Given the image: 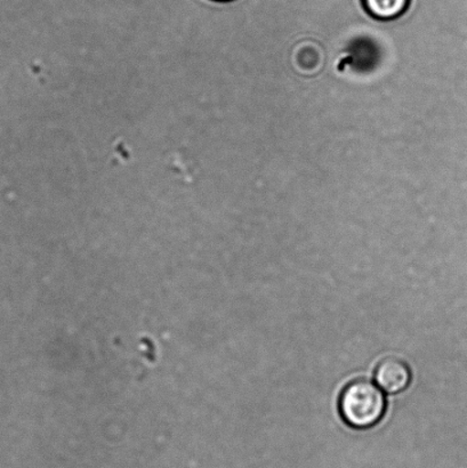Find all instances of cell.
<instances>
[{
	"label": "cell",
	"instance_id": "1",
	"mask_svg": "<svg viewBox=\"0 0 467 468\" xmlns=\"http://www.w3.org/2000/svg\"><path fill=\"white\" fill-rule=\"evenodd\" d=\"M387 399L377 384L368 379H356L346 385L340 398L343 420L351 428H373L383 419Z\"/></svg>",
	"mask_w": 467,
	"mask_h": 468
},
{
	"label": "cell",
	"instance_id": "2",
	"mask_svg": "<svg viewBox=\"0 0 467 468\" xmlns=\"http://www.w3.org/2000/svg\"><path fill=\"white\" fill-rule=\"evenodd\" d=\"M411 380L409 367L398 357H387L375 370V382L383 392L397 394L405 391Z\"/></svg>",
	"mask_w": 467,
	"mask_h": 468
},
{
	"label": "cell",
	"instance_id": "3",
	"mask_svg": "<svg viewBox=\"0 0 467 468\" xmlns=\"http://www.w3.org/2000/svg\"><path fill=\"white\" fill-rule=\"evenodd\" d=\"M410 0H364L366 11L377 21L391 22L400 18L409 7Z\"/></svg>",
	"mask_w": 467,
	"mask_h": 468
},
{
	"label": "cell",
	"instance_id": "4",
	"mask_svg": "<svg viewBox=\"0 0 467 468\" xmlns=\"http://www.w3.org/2000/svg\"><path fill=\"white\" fill-rule=\"evenodd\" d=\"M213 2H218V3H233V2H236V0H213Z\"/></svg>",
	"mask_w": 467,
	"mask_h": 468
}]
</instances>
